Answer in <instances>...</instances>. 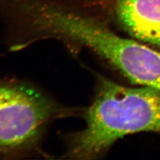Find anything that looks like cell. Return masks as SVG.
Returning <instances> with one entry per match:
<instances>
[{"instance_id": "cell-1", "label": "cell", "mask_w": 160, "mask_h": 160, "mask_svg": "<svg viewBox=\"0 0 160 160\" xmlns=\"http://www.w3.org/2000/svg\"><path fill=\"white\" fill-rule=\"evenodd\" d=\"M33 31L38 41L54 40L73 54L91 50L133 83L160 90V52L118 36L96 19L46 2L34 14Z\"/></svg>"}, {"instance_id": "cell-2", "label": "cell", "mask_w": 160, "mask_h": 160, "mask_svg": "<svg viewBox=\"0 0 160 160\" xmlns=\"http://www.w3.org/2000/svg\"><path fill=\"white\" fill-rule=\"evenodd\" d=\"M83 116L82 129L63 134L66 149L61 158L96 159L127 135L160 133V90L126 87L101 77Z\"/></svg>"}, {"instance_id": "cell-3", "label": "cell", "mask_w": 160, "mask_h": 160, "mask_svg": "<svg viewBox=\"0 0 160 160\" xmlns=\"http://www.w3.org/2000/svg\"><path fill=\"white\" fill-rule=\"evenodd\" d=\"M83 113L31 81L0 76V159L53 158L43 148L49 129Z\"/></svg>"}, {"instance_id": "cell-4", "label": "cell", "mask_w": 160, "mask_h": 160, "mask_svg": "<svg viewBox=\"0 0 160 160\" xmlns=\"http://www.w3.org/2000/svg\"><path fill=\"white\" fill-rule=\"evenodd\" d=\"M116 13L133 38L160 49V0H119Z\"/></svg>"}]
</instances>
